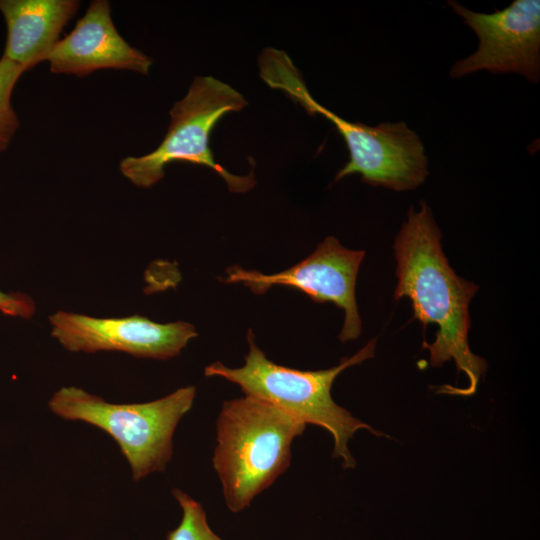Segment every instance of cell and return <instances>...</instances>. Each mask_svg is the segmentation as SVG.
<instances>
[{
    "label": "cell",
    "instance_id": "1",
    "mask_svg": "<svg viewBox=\"0 0 540 540\" xmlns=\"http://www.w3.org/2000/svg\"><path fill=\"white\" fill-rule=\"evenodd\" d=\"M441 239L428 204L421 201L419 210L411 206L393 245L398 280L394 299H410L414 318L424 328L437 325L435 340L423 342L430 353L431 367L454 360L457 372H463L468 379L465 388L443 385L438 392L471 396L488 368L486 360L475 355L468 343L469 304L479 286L455 273L442 250Z\"/></svg>",
    "mask_w": 540,
    "mask_h": 540
},
{
    "label": "cell",
    "instance_id": "2",
    "mask_svg": "<svg viewBox=\"0 0 540 540\" xmlns=\"http://www.w3.org/2000/svg\"><path fill=\"white\" fill-rule=\"evenodd\" d=\"M247 341L249 352L243 366L229 368L214 362L205 367V376L225 378L237 384L245 395L267 401L306 425L326 429L334 440L333 457L342 460L344 469L356 465L348 441L358 430L366 429L376 436H385L336 404L331 396L332 385L341 372L375 356L376 339L370 340L355 355L342 358L337 366L316 371L293 369L272 362L255 343L251 329Z\"/></svg>",
    "mask_w": 540,
    "mask_h": 540
},
{
    "label": "cell",
    "instance_id": "3",
    "mask_svg": "<svg viewBox=\"0 0 540 540\" xmlns=\"http://www.w3.org/2000/svg\"><path fill=\"white\" fill-rule=\"evenodd\" d=\"M260 77L271 88L284 92L311 116L322 115L343 137L349 161L335 181L360 174L362 181L395 191L419 187L429 174L428 159L419 135L404 122L369 126L350 122L318 103L288 54L273 50L259 63Z\"/></svg>",
    "mask_w": 540,
    "mask_h": 540
},
{
    "label": "cell",
    "instance_id": "4",
    "mask_svg": "<svg viewBox=\"0 0 540 540\" xmlns=\"http://www.w3.org/2000/svg\"><path fill=\"white\" fill-rule=\"evenodd\" d=\"M305 428L287 412L253 396L223 403L216 421L213 466L231 512L248 507L285 472L291 444Z\"/></svg>",
    "mask_w": 540,
    "mask_h": 540
},
{
    "label": "cell",
    "instance_id": "5",
    "mask_svg": "<svg viewBox=\"0 0 540 540\" xmlns=\"http://www.w3.org/2000/svg\"><path fill=\"white\" fill-rule=\"evenodd\" d=\"M195 394V387L187 386L151 402L112 404L68 386L54 393L49 408L63 419L84 421L109 434L130 464L133 480L139 481L165 470L175 428L192 408Z\"/></svg>",
    "mask_w": 540,
    "mask_h": 540
},
{
    "label": "cell",
    "instance_id": "6",
    "mask_svg": "<svg viewBox=\"0 0 540 540\" xmlns=\"http://www.w3.org/2000/svg\"><path fill=\"white\" fill-rule=\"evenodd\" d=\"M247 105L241 93L211 76H196L184 98L170 110L171 122L160 145L143 156L125 157L121 173L134 185L150 188L164 177L165 167L174 161L202 165L221 176L231 192H246L256 184L253 172L237 176L214 160L210 133L229 112Z\"/></svg>",
    "mask_w": 540,
    "mask_h": 540
},
{
    "label": "cell",
    "instance_id": "7",
    "mask_svg": "<svg viewBox=\"0 0 540 540\" xmlns=\"http://www.w3.org/2000/svg\"><path fill=\"white\" fill-rule=\"evenodd\" d=\"M365 252L351 250L333 236L326 237L305 259L273 274L247 270L239 265L226 269L225 283H241L255 294H264L273 286L296 288L314 302H331L344 311L339 334L341 342L356 339L362 331L355 297L357 274Z\"/></svg>",
    "mask_w": 540,
    "mask_h": 540
},
{
    "label": "cell",
    "instance_id": "8",
    "mask_svg": "<svg viewBox=\"0 0 540 540\" xmlns=\"http://www.w3.org/2000/svg\"><path fill=\"white\" fill-rule=\"evenodd\" d=\"M448 4L475 32L477 50L449 71L460 78L481 70L517 73L531 83L540 79V1L515 0L502 10L478 13L456 1Z\"/></svg>",
    "mask_w": 540,
    "mask_h": 540
},
{
    "label": "cell",
    "instance_id": "9",
    "mask_svg": "<svg viewBox=\"0 0 540 540\" xmlns=\"http://www.w3.org/2000/svg\"><path fill=\"white\" fill-rule=\"evenodd\" d=\"M49 321L51 335L73 352L121 351L140 358L166 360L179 355L198 335L188 322L161 324L139 315L95 318L57 311Z\"/></svg>",
    "mask_w": 540,
    "mask_h": 540
},
{
    "label": "cell",
    "instance_id": "10",
    "mask_svg": "<svg viewBox=\"0 0 540 540\" xmlns=\"http://www.w3.org/2000/svg\"><path fill=\"white\" fill-rule=\"evenodd\" d=\"M46 61L52 73L78 77L101 69L130 70L147 75L153 63L119 34L107 0L92 1L74 29L56 43Z\"/></svg>",
    "mask_w": 540,
    "mask_h": 540
},
{
    "label": "cell",
    "instance_id": "11",
    "mask_svg": "<svg viewBox=\"0 0 540 540\" xmlns=\"http://www.w3.org/2000/svg\"><path fill=\"white\" fill-rule=\"evenodd\" d=\"M79 7L77 0H0L7 26L3 57L25 71L46 61Z\"/></svg>",
    "mask_w": 540,
    "mask_h": 540
},
{
    "label": "cell",
    "instance_id": "12",
    "mask_svg": "<svg viewBox=\"0 0 540 540\" xmlns=\"http://www.w3.org/2000/svg\"><path fill=\"white\" fill-rule=\"evenodd\" d=\"M172 493L182 509V518L166 540H223L209 526L206 512L198 501L180 489H173Z\"/></svg>",
    "mask_w": 540,
    "mask_h": 540
},
{
    "label": "cell",
    "instance_id": "13",
    "mask_svg": "<svg viewBox=\"0 0 540 540\" xmlns=\"http://www.w3.org/2000/svg\"><path fill=\"white\" fill-rule=\"evenodd\" d=\"M25 70L11 60L0 58V152L7 149L20 126L11 105L13 89Z\"/></svg>",
    "mask_w": 540,
    "mask_h": 540
},
{
    "label": "cell",
    "instance_id": "14",
    "mask_svg": "<svg viewBox=\"0 0 540 540\" xmlns=\"http://www.w3.org/2000/svg\"><path fill=\"white\" fill-rule=\"evenodd\" d=\"M35 302L23 292H3L0 290V312L24 319L31 318L35 313Z\"/></svg>",
    "mask_w": 540,
    "mask_h": 540
}]
</instances>
